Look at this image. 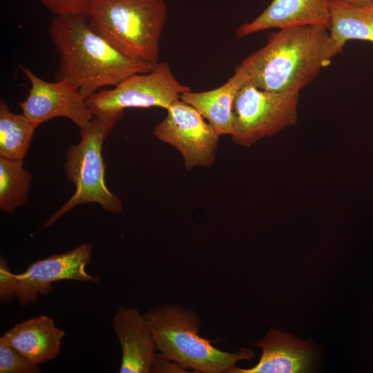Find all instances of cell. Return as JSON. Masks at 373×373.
<instances>
[{
  "mask_svg": "<svg viewBox=\"0 0 373 373\" xmlns=\"http://www.w3.org/2000/svg\"><path fill=\"white\" fill-rule=\"evenodd\" d=\"M92 250V244L83 243L67 252L35 261L23 272L15 274L16 298L19 305L35 303L40 296L50 294L55 282H98L99 277L90 275L86 270Z\"/></svg>",
  "mask_w": 373,
  "mask_h": 373,
  "instance_id": "cell-9",
  "label": "cell"
},
{
  "mask_svg": "<svg viewBox=\"0 0 373 373\" xmlns=\"http://www.w3.org/2000/svg\"><path fill=\"white\" fill-rule=\"evenodd\" d=\"M35 129L23 114L13 113L6 102L0 99V157L23 159Z\"/></svg>",
  "mask_w": 373,
  "mask_h": 373,
  "instance_id": "cell-17",
  "label": "cell"
},
{
  "mask_svg": "<svg viewBox=\"0 0 373 373\" xmlns=\"http://www.w3.org/2000/svg\"><path fill=\"white\" fill-rule=\"evenodd\" d=\"M166 117L153 128L159 140L175 148L186 170L214 163L220 135L200 113L180 98L166 109Z\"/></svg>",
  "mask_w": 373,
  "mask_h": 373,
  "instance_id": "cell-8",
  "label": "cell"
},
{
  "mask_svg": "<svg viewBox=\"0 0 373 373\" xmlns=\"http://www.w3.org/2000/svg\"><path fill=\"white\" fill-rule=\"evenodd\" d=\"M299 92H276L247 82L237 93L233 106V141L251 146L293 126L298 119Z\"/></svg>",
  "mask_w": 373,
  "mask_h": 373,
  "instance_id": "cell-6",
  "label": "cell"
},
{
  "mask_svg": "<svg viewBox=\"0 0 373 373\" xmlns=\"http://www.w3.org/2000/svg\"><path fill=\"white\" fill-rule=\"evenodd\" d=\"M55 16H88L93 0H39Z\"/></svg>",
  "mask_w": 373,
  "mask_h": 373,
  "instance_id": "cell-20",
  "label": "cell"
},
{
  "mask_svg": "<svg viewBox=\"0 0 373 373\" xmlns=\"http://www.w3.org/2000/svg\"><path fill=\"white\" fill-rule=\"evenodd\" d=\"M38 364L29 361L11 346L0 340V373H40Z\"/></svg>",
  "mask_w": 373,
  "mask_h": 373,
  "instance_id": "cell-19",
  "label": "cell"
},
{
  "mask_svg": "<svg viewBox=\"0 0 373 373\" xmlns=\"http://www.w3.org/2000/svg\"><path fill=\"white\" fill-rule=\"evenodd\" d=\"M112 327L122 348L119 373L151 372L157 350L145 315L134 307L120 305Z\"/></svg>",
  "mask_w": 373,
  "mask_h": 373,
  "instance_id": "cell-11",
  "label": "cell"
},
{
  "mask_svg": "<svg viewBox=\"0 0 373 373\" xmlns=\"http://www.w3.org/2000/svg\"><path fill=\"white\" fill-rule=\"evenodd\" d=\"M156 350L182 368L195 372H227L241 360H252L254 353L246 348L230 353L214 347L199 336L201 325L192 309L178 305H162L145 314Z\"/></svg>",
  "mask_w": 373,
  "mask_h": 373,
  "instance_id": "cell-4",
  "label": "cell"
},
{
  "mask_svg": "<svg viewBox=\"0 0 373 373\" xmlns=\"http://www.w3.org/2000/svg\"><path fill=\"white\" fill-rule=\"evenodd\" d=\"M23 159L0 157V209L14 213L27 204L32 175L23 168Z\"/></svg>",
  "mask_w": 373,
  "mask_h": 373,
  "instance_id": "cell-18",
  "label": "cell"
},
{
  "mask_svg": "<svg viewBox=\"0 0 373 373\" xmlns=\"http://www.w3.org/2000/svg\"><path fill=\"white\" fill-rule=\"evenodd\" d=\"M329 30L318 26L279 29L240 64L251 83L276 92H300L341 52Z\"/></svg>",
  "mask_w": 373,
  "mask_h": 373,
  "instance_id": "cell-1",
  "label": "cell"
},
{
  "mask_svg": "<svg viewBox=\"0 0 373 373\" xmlns=\"http://www.w3.org/2000/svg\"><path fill=\"white\" fill-rule=\"evenodd\" d=\"M249 80L245 68L240 64L227 82L206 91L182 93L180 99L193 106L220 135L234 133L233 102L240 88Z\"/></svg>",
  "mask_w": 373,
  "mask_h": 373,
  "instance_id": "cell-15",
  "label": "cell"
},
{
  "mask_svg": "<svg viewBox=\"0 0 373 373\" xmlns=\"http://www.w3.org/2000/svg\"><path fill=\"white\" fill-rule=\"evenodd\" d=\"M262 350L258 363L251 368L236 365L226 373H296L307 372L312 363L310 345L289 334L276 329L255 344Z\"/></svg>",
  "mask_w": 373,
  "mask_h": 373,
  "instance_id": "cell-13",
  "label": "cell"
},
{
  "mask_svg": "<svg viewBox=\"0 0 373 373\" xmlns=\"http://www.w3.org/2000/svg\"><path fill=\"white\" fill-rule=\"evenodd\" d=\"M59 55L57 80L70 82L86 99L102 87L116 86L156 65L128 57L93 32L88 16H55L49 28Z\"/></svg>",
  "mask_w": 373,
  "mask_h": 373,
  "instance_id": "cell-2",
  "label": "cell"
},
{
  "mask_svg": "<svg viewBox=\"0 0 373 373\" xmlns=\"http://www.w3.org/2000/svg\"><path fill=\"white\" fill-rule=\"evenodd\" d=\"M65 332L46 315H39L15 325L0 338L29 361L42 364L60 352Z\"/></svg>",
  "mask_w": 373,
  "mask_h": 373,
  "instance_id": "cell-14",
  "label": "cell"
},
{
  "mask_svg": "<svg viewBox=\"0 0 373 373\" xmlns=\"http://www.w3.org/2000/svg\"><path fill=\"white\" fill-rule=\"evenodd\" d=\"M191 90L176 79L167 62L161 61L151 72L133 75L112 89L95 92L86 102L93 116L128 108L166 109Z\"/></svg>",
  "mask_w": 373,
  "mask_h": 373,
  "instance_id": "cell-7",
  "label": "cell"
},
{
  "mask_svg": "<svg viewBox=\"0 0 373 373\" xmlns=\"http://www.w3.org/2000/svg\"><path fill=\"white\" fill-rule=\"evenodd\" d=\"M16 298L15 274H13L4 258H0V300L10 303Z\"/></svg>",
  "mask_w": 373,
  "mask_h": 373,
  "instance_id": "cell-21",
  "label": "cell"
},
{
  "mask_svg": "<svg viewBox=\"0 0 373 373\" xmlns=\"http://www.w3.org/2000/svg\"><path fill=\"white\" fill-rule=\"evenodd\" d=\"M330 23L329 0H272L257 17L241 25L236 35L242 37L267 29L303 26L329 30Z\"/></svg>",
  "mask_w": 373,
  "mask_h": 373,
  "instance_id": "cell-12",
  "label": "cell"
},
{
  "mask_svg": "<svg viewBox=\"0 0 373 373\" xmlns=\"http://www.w3.org/2000/svg\"><path fill=\"white\" fill-rule=\"evenodd\" d=\"M167 16L165 0H93L88 25L124 55L157 65Z\"/></svg>",
  "mask_w": 373,
  "mask_h": 373,
  "instance_id": "cell-3",
  "label": "cell"
},
{
  "mask_svg": "<svg viewBox=\"0 0 373 373\" xmlns=\"http://www.w3.org/2000/svg\"><path fill=\"white\" fill-rule=\"evenodd\" d=\"M332 39L343 49L352 39L373 43V5L358 7L330 1Z\"/></svg>",
  "mask_w": 373,
  "mask_h": 373,
  "instance_id": "cell-16",
  "label": "cell"
},
{
  "mask_svg": "<svg viewBox=\"0 0 373 373\" xmlns=\"http://www.w3.org/2000/svg\"><path fill=\"white\" fill-rule=\"evenodd\" d=\"M184 369L176 363L166 358L160 353L156 354L151 366V372H185Z\"/></svg>",
  "mask_w": 373,
  "mask_h": 373,
  "instance_id": "cell-22",
  "label": "cell"
},
{
  "mask_svg": "<svg viewBox=\"0 0 373 373\" xmlns=\"http://www.w3.org/2000/svg\"><path fill=\"white\" fill-rule=\"evenodd\" d=\"M124 111L94 115L80 130L81 140L68 149L64 170L75 186L71 198L43 225L41 229L56 222L66 213L79 204L97 203L104 210L120 213L123 204L105 183V164L102 155L105 140L113 131Z\"/></svg>",
  "mask_w": 373,
  "mask_h": 373,
  "instance_id": "cell-5",
  "label": "cell"
},
{
  "mask_svg": "<svg viewBox=\"0 0 373 373\" xmlns=\"http://www.w3.org/2000/svg\"><path fill=\"white\" fill-rule=\"evenodd\" d=\"M330 1L347 4L354 6L363 7L373 5V0H329Z\"/></svg>",
  "mask_w": 373,
  "mask_h": 373,
  "instance_id": "cell-23",
  "label": "cell"
},
{
  "mask_svg": "<svg viewBox=\"0 0 373 373\" xmlns=\"http://www.w3.org/2000/svg\"><path fill=\"white\" fill-rule=\"evenodd\" d=\"M20 67L31 87L27 98L18 104L36 128L52 118L64 117L82 130L93 117L86 99L70 82L63 79L46 82L28 68Z\"/></svg>",
  "mask_w": 373,
  "mask_h": 373,
  "instance_id": "cell-10",
  "label": "cell"
}]
</instances>
